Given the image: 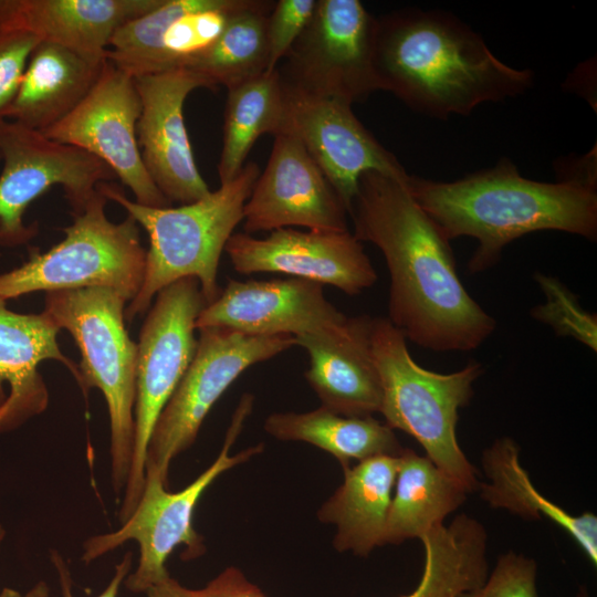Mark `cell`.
I'll list each match as a JSON object with an SVG mask.
<instances>
[{"label":"cell","instance_id":"1","mask_svg":"<svg viewBox=\"0 0 597 597\" xmlns=\"http://www.w3.org/2000/svg\"><path fill=\"white\" fill-rule=\"evenodd\" d=\"M407 181L363 174L348 212L353 234L383 253L390 277L387 318L406 339L432 352L473 350L496 322L465 290L450 240Z\"/></svg>","mask_w":597,"mask_h":597},{"label":"cell","instance_id":"2","mask_svg":"<svg viewBox=\"0 0 597 597\" xmlns=\"http://www.w3.org/2000/svg\"><path fill=\"white\" fill-rule=\"evenodd\" d=\"M375 69L380 90L440 119L523 94L534 78L500 61L453 14L416 8L377 19Z\"/></svg>","mask_w":597,"mask_h":597},{"label":"cell","instance_id":"3","mask_svg":"<svg viewBox=\"0 0 597 597\" xmlns=\"http://www.w3.org/2000/svg\"><path fill=\"white\" fill-rule=\"evenodd\" d=\"M407 185L450 241L459 237L478 241L468 261L470 273L494 266L510 242L535 231L597 238L596 189L573 181L527 179L507 158L455 181L409 176Z\"/></svg>","mask_w":597,"mask_h":597},{"label":"cell","instance_id":"4","mask_svg":"<svg viewBox=\"0 0 597 597\" xmlns=\"http://www.w3.org/2000/svg\"><path fill=\"white\" fill-rule=\"evenodd\" d=\"M260 175L258 164L241 171L205 198L177 208H153L126 197L113 181L97 188L122 206L149 237L142 287L125 308V320L146 312L157 293L184 277H196L208 304L220 294L218 266L233 230L243 219V208Z\"/></svg>","mask_w":597,"mask_h":597},{"label":"cell","instance_id":"5","mask_svg":"<svg viewBox=\"0 0 597 597\" xmlns=\"http://www.w3.org/2000/svg\"><path fill=\"white\" fill-rule=\"evenodd\" d=\"M371 355L381 385L379 412L385 423L415 438L426 455L469 493L479 488L476 470L461 450L455 428L459 410L469 405L482 365L470 360L461 369L440 374L411 357L407 339L387 317H374Z\"/></svg>","mask_w":597,"mask_h":597},{"label":"cell","instance_id":"6","mask_svg":"<svg viewBox=\"0 0 597 597\" xmlns=\"http://www.w3.org/2000/svg\"><path fill=\"white\" fill-rule=\"evenodd\" d=\"M127 301L112 289L91 286L45 293L43 311L66 329L81 353L80 387L98 388L109 417L111 479L124 492L132 468L137 344L125 327Z\"/></svg>","mask_w":597,"mask_h":597},{"label":"cell","instance_id":"7","mask_svg":"<svg viewBox=\"0 0 597 597\" xmlns=\"http://www.w3.org/2000/svg\"><path fill=\"white\" fill-rule=\"evenodd\" d=\"M253 402V395H242L220 453L212 464L185 489L170 492L157 471L145 469L143 493L133 513L117 530L88 537L83 544L81 559L90 564L126 542L135 541L139 547L138 563L136 569L126 577L124 585L134 594H145L170 577L166 565L177 546H186L184 559L201 556L206 552L203 537L193 527V513L198 501L223 472L263 452L264 444L259 443L237 454H229L252 412Z\"/></svg>","mask_w":597,"mask_h":597},{"label":"cell","instance_id":"8","mask_svg":"<svg viewBox=\"0 0 597 597\" xmlns=\"http://www.w3.org/2000/svg\"><path fill=\"white\" fill-rule=\"evenodd\" d=\"M107 198L98 190L73 222L65 238L43 253H33L21 266L0 274V298L36 291L91 286L108 287L129 303L139 292L146 265L138 223L127 216L112 222Z\"/></svg>","mask_w":597,"mask_h":597},{"label":"cell","instance_id":"9","mask_svg":"<svg viewBox=\"0 0 597 597\" xmlns=\"http://www.w3.org/2000/svg\"><path fill=\"white\" fill-rule=\"evenodd\" d=\"M206 305L198 280L184 277L157 293L143 323L137 343L134 454L118 510L121 523L142 496L151 433L196 354V320Z\"/></svg>","mask_w":597,"mask_h":597},{"label":"cell","instance_id":"10","mask_svg":"<svg viewBox=\"0 0 597 597\" xmlns=\"http://www.w3.org/2000/svg\"><path fill=\"white\" fill-rule=\"evenodd\" d=\"M196 354L161 411L147 448L145 469L168 485L171 461L188 450L217 400L249 367L296 345L291 335L251 336L219 327L199 329Z\"/></svg>","mask_w":597,"mask_h":597},{"label":"cell","instance_id":"11","mask_svg":"<svg viewBox=\"0 0 597 597\" xmlns=\"http://www.w3.org/2000/svg\"><path fill=\"white\" fill-rule=\"evenodd\" d=\"M377 19L358 0H317L277 67L283 84L353 105L380 90L375 69Z\"/></svg>","mask_w":597,"mask_h":597},{"label":"cell","instance_id":"12","mask_svg":"<svg viewBox=\"0 0 597 597\" xmlns=\"http://www.w3.org/2000/svg\"><path fill=\"white\" fill-rule=\"evenodd\" d=\"M0 245L27 244L38 226L23 222L24 212L53 186H61L72 208L80 213L101 182L116 179L114 171L95 156L45 137L13 121L0 119Z\"/></svg>","mask_w":597,"mask_h":597},{"label":"cell","instance_id":"13","mask_svg":"<svg viewBox=\"0 0 597 597\" xmlns=\"http://www.w3.org/2000/svg\"><path fill=\"white\" fill-rule=\"evenodd\" d=\"M142 104L135 78L107 57L84 100L63 119L42 132L105 163L135 197V202L166 208L171 202L148 175L137 143Z\"/></svg>","mask_w":597,"mask_h":597},{"label":"cell","instance_id":"14","mask_svg":"<svg viewBox=\"0 0 597 597\" xmlns=\"http://www.w3.org/2000/svg\"><path fill=\"white\" fill-rule=\"evenodd\" d=\"M284 90V133L294 135L302 143L343 200L347 212L363 174L378 171L408 180L410 175L397 157L360 123L350 104L302 93L285 85Z\"/></svg>","mask_w":597,"mask_h":597},{"label":"cell","instance_id":"15","mask_svg":"<svg viewBox=\"0 0 597 597\" xmlns=\"http://www.w3.org/2000/svg\"><path fill=\"white\" fill-rule=\"evenodd\" d=\"M142 111L136 135L144 166L159 191L182 205L210 193L185 125L184 105L197 88H211L199 74L177 67L134 77Z\"/></svg>","mask_w":597,"mask_h":597},{"label":"cell","instance_id":"16","mask_svg":"<svg viewBox=\"0 0 597 597\" xmlns=\"http://www.w3.org/2000/svg\"><path fill=\"white\" fill-rule=\"evenodd\" d=\"M240 274L283 273L337 287L348 295L369 289L377 273L364 247L348 231L282 228L265 238L233 233L224 248Z\"/></svg>","mask_w":597,"mask_h":597},{"label":"cell","instance_id":"17","mask_svg":"<svg viewBox=\"0 0 597 597\" xmlns=\"http://www.w3.org/2000/svg\"><path fill=\"white\" fill-rule=\"evenodd\" d=\"M347 209L302 143L292 134L274 136L262 174L243 208L244 233L305 227L348 231Z\"/></svg>","mask_w":597,"mask_h":597},{"label":"cell","instance_id":"18","mask_svg":"<svg viewBox=\"0 0 597 597\" xmlns=\"http://www.w3.org/2000/svg\"><path fill=\"white\" fill-rule=\"evenodd\" d=\"M346 318L326 298L321 283L298 277L230 279L200 312L196 329L219 327L251 336L295 337L327 329Z\"/></svg>","mask_w":597,"mask_h":597},{"label":"cell","instance_id":"19","mask_svg":"<svg viewBox=\"0 0 597 597\" xmlns=\"http://www.w3.org/2000/svg\"><path fill=\"white\" fill-rule=\"evenodd\" d=\"M373 318L347 316L336 326L295 336L310 358L306 381L322 406L338 415L370 417L380 410L381 385L370 347Z\"/></svg>","mask_w":597,"mask_h":597},{"label":"cell","instance_id":"20","mask_svg":"<svg viewBox=\"0 0 597 597\" xmlns=\"http://www.w3.org/2000/svg\"><path fill=\"white\" fill-rule=\"evenodd\" d=\"M60 332L44 311L17 313L0 298V433L19 428L46 409L49 391L39 371L42 362H60L80 385L78 365L59 347Z\"/></svg>","mask_w":597,"mask_h":597},{"label":"cell","instance_id":"21","mask_svg":"<svg viewBox=\"0 0 597 597\" xmlns=\"http://www.w3.org/2000/svg\"><path fill=\"white\" fill-rule=\"evenodd\" d=\"M243 0H163L118 32L123 53L155 73L181 67L208 46Z\"/></svg>","mask_w":597,"mask_h":597},{"label":"cell","instance_id":"22","mask_svg":"<svg viewBox=\"0 0 597 597\" xmlns=\"http://www.w3.org/2000/svg\"><path fill=\"white\" fill-rule=\"evenodd\" d=\"M161 0H0V27L105 59L114 32Z\"/></svg>","mask_w":597,"mask_h":597},{"label":"cell","instance_id":"23","mask_svg":"<svg viewBox=\"0 0 597 597\" xmlns=\"http://www.w3.org/2000/svg\"><path fill=\"white\" fill-rule=\"evenodd\" d=\"M105 60L40 41L29 56L6 119L40 133L50 128L84 100Z\"/></svg>","mask_w":597,"mask_h":597},{"label":"cell","instance_id":"24","mask_svg":"<svg viewBox=\"0 0 597 597\" xmlns=\"http://www.w3.org/2000/svg\"><path fill=\"white\" fill-rule=\"evenodd\" d=\"M399 455H377L343 468L344 481L317 512L334 524L333 546L366 557L384 545V532L396 481Z\"/></svg>","mask_w":597,"mask_h":597},{"label":"cell","instance_id":"25","mask_svg":"<svg viewBox=\"0 0 597 597\" xmlns=\"http://www.w3.org/2000/svg\"><path fill=\"white\" fill-rule=\"evenodd\" d=\"M516 442L502 437L482 454V468L488 483H480L481 498L494 509H504L526 520L547 517L577 543L590 563L597 564V517L590 512L579 515L546 499L533 485L520 463Z\"/></svg>","mask_w":597,"mask_h":597},{"label":"cell","instance_id":"26","mask_svg":"<svg viewBox=\"0 0 597 597\" xmlns=\"http://www.w3.org/2000/svg\"><path fill=\"white\" fill-rule=\"evenodd\" d=\"M469 492L440 470L427 455L411 449L399 454L392 496L384 532V545L420 538L467 499Z\"/></svg>","mask_w":597,"mask_h":597},{"label":"cell","instance_id":"27","mask_svg":"<svg viewBox=\"0 0 597 597\" xmlns=\"http://www.w3.org/2000/svg\"><path fill=\"white\" fill-rule=\"evenodd\" d=\"M264 430L282 441L311 443L335 457L342 468L377 455H399L404 448L394 430L370 417H347L320 408L306 412H273Z\"/></svg>","mask_w":597,"mask_h":597},{"label":"cell","instance_id":"28","mask_svg":"<svg viewBox=\"0 0 597 597\" xmlns=\"http://www.w3.org/2000/svg\"><path fill=\"white\" fill-rule=\"evenodd\" d=\"M423 572L417 587L401 597H459L481 586L488 575V534L475 519L457 515L420 538Z\"/></svg>","mask_w":597,"mask_h":597},{"label":"cell","instance_id":"29","mask_svg":"<svg viewBox=\"0 0 597 597\" xmlns=\"http://www.w3.org/2000/svg\"><path fill=\"white\" fill-rule=\"evenodd\" d=\"M273 6L243 0L218 36L181 67L199 74L211 88L222 85L227 90L269 72L268 20Z\"/></svg>","mask_w":597,"mask_h":597},{"label":"cell","instance_id":"30","mask_svg":"<svg viewBox=\"0 0 597 597\" xmlns=\"http://www.w3.org/2000/svg\"><path fill=\"white\" fill-rule=\"evenodd\" d=\"M285 127V90L277 70L229 88L218 164L220 184L232 180L241 171L261 135L276 136L283 134Z\"/></svg>","mask_w":597,"mask_h":597},{"label":"cell","instance_id":"31","mask_svg":"<svg viewBox=\"0 0 597 597\" xmlns=\"http://www.w3.org/2000/svg\"><path fill=\"white\" fill-rule=\"evenodd\" d=\"M545 302L531 310V316L551 326L557 336L573 337L597 352V316L584 310L578 297L557 277L534 274Z\"/></svg>","mask_w":597,"mask_h":597},{"label":"cell","instance_id":"32","mask_svg":"<svg viewBox=\"0 0 597 597\" xmlns=\"http://www.w3.org/2000/svg\"><path fill=\"white\" fill-rule=\"evenodd\" d=\"M536 575L533 558L509 551L499 556L481 586L459 597H537Z\"/></svg>","mask_w":597,"mask_h":597},{"label":"cell","instance_id":"33","mask_svg":"<svg viewBox=\"0 0 597 597\" xmlns=\"http://www.w3.org/2000/svg\"><path fill=\"white\" fill-rule=\"evenodd\" d=\"M317 0H279L268 20L269 66L274 71L308 24Z\"/></svg>","mask_w":597,"mask_h":597},{"label":"cell","instance_id":"34","mask_svg":"<svg viewBox=\"0 0 597 597\" xmlns=\"http://www.w3.org/2000/svg\"><path fill=\"white\" fill-rule=\"evenodd\" d=\"M40 41L29 32L0 27V119L6 118L29 56Z\"/></svg>","mask_w":597,"mask_h":597},{"label":"cell","instance_id":"35","mask_svg":"<svg viewBox=\"0 0 597 597\" xmlns=\"http://www.w3.org/2000/svg\"><path fill=\"white\" fill-rule=\"evenodd\" d=\"M145 597H269L250 582L237 567L230 566L205 587L193 589L182 586L171 576L153 586Z\"/></svg>","mask_w":597,"mask_h":597},{"label":"cell","instance_id":"36","mask_svg":"<svg viewBox=\"0 0 597 597\" xmlns=\"http://www.w3.org/2000/svg\"><path fill=\"white\" fill-rule=\"evenodd\" d=\"M50 559L59 577L62 597H74L72 589V578L67 563L55 549L50 551ZM133 567V553L126 552L118 564L107 586L96 597H118L121 586L129 575Z\"/></svg>","mask_w":597,"mask_h":597},{"label":"cell","instance_id":"37","mask_svg":"<svg viewBox=\"0 0 597 597\" xmlns=\"http://www.w3.org/2000/svg\"><path fill=\"white\" fill-rule=\"evenodd\" d=\"M558 168L562 169V172L559 174L561 181H573L596 189L597 174L595 147L590 153L569 160L567 166L558 164Z\"/></svg>","mask_w":597,"mask_h":597},{"label":"cell","instance_id":"38","mask_svg":"<svg viewBox=\"0 0 597 597\" xmlns=\"http://www.w3.org/2000/svg\"><path fill=\"white\" fill-rule=\"evenodd\" d=\"M0 597H52V594L48 583L39 580L24 593L11 587H4L0 590Z\"/></svg>","mask_w":597,"mask_h":597},{"label":"cell","instance_id":"39","mask_svg":"<svg viewBox=\"0 0 597 597\" xmlns=\"http://www.w3.org/2000/svg\"><path fill=\"white\" fill-rule=\"evenodd\" d=\"M4 537H6V530L2 526V524H0V548H1L2 542L4 541Z\"/></svg>","mask_w":597,"mask_h":597},{"label":"cell","instance_id":"40","mask_svg":"<svg viewBox=\"0 0 597 597\" xmlns=\"http://www.w3.org/2000/svg\"><path fill=\"white\" fill-rule=\"evenodd\" d=\"M0 160H1V154H0Z\"/></svg>","mask_w":597,"mask_h":597}]
</instances>
